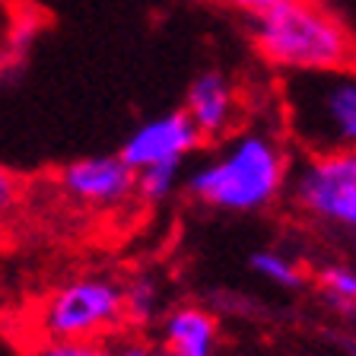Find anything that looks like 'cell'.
<instances>
[{
  "label": "cell",
  "mask_w": 356,
  "mask_h": 356,
  "mask_svg": "<svg viewBox=\"0 0 356 356\" xmlns=\"http://www.w3.org/2000/svg\"><path fill=\"white\" fill-rule=\"evenodd\" d=\"M16 200H19V181L13 172L0 169V220L16 207Z\"/></svg>",
  "instance_id": "9a60e30c"
},
{
  "label": "cell",
  "mask_w": 356,
  "mask_h": 356,
  "mask_svg": "<svg viewBox=\"0 0 356 356\" xmlns=\"http://www.w3.org/2000/svg\"><path fill=\"white\" fill-rule=\"evenodd\" d=\"M248 35L261 58L286 74L350 67L356 58L350 29L318 0H296L252 16Z\"/></svg>",
  "instance_id": "3957f363"
},
{
  "label": "cell",
  "mask_w": 356,
  "mask_h": 356,
  "mask_svg": "<svg viewBox=\"0 0 356 356\" xmlns=\"http://www.w3.org/2000/svg\"><path fill=\"white\" fill-rule=\"evenodd\" d=\"M111 350H115V356H163L159 347L147 343L143 337H121L111 343Z\"/></svg>",
  "instance_id": "2e32d148"
},
{
  "label": "cell",
  "mask_w": 356,
  "mask_h": 356,
  "mask_svg": "<svg viewBox=\"0 0 356 356\" xmlns=\"http://www.w3.org/2000/svg\"><path fill=\"white\" fill-rule=\"evenodd\" d=\"M248 264H252V270L261 277V280L274 283V286H283V289L302 286V270H299V267L280 252H270V248L254 252L252 258H248Z\"/></svg>",
  "instance_id": "7c38bea8"
},
{
  "label": "cell",
  "mask_w": 356,
  "mask_h": 356,
  "mask_svg": "<svg viewBox=\"0 0 356 356\" xmlns=\"http://www.w3.org/2000/svg\"><path fill=\"white\" fill-rule=\"evenodd\" d=\"M283 124L305 156L356 149V70H302L280 83Z\"/></svg>",
  "instance_id": "7a4b0ae2"
},
{
  "label": "cell",
  "mask_w": 356,
  "mask_h": 356,
  "mask_svg": "<svg viewBox=\"0 0 356 356\" xmlns=\"http://www.w3.org/2000/svg\"><path fill=\"white\" fill-rule=\"evenodd\" d=\"M289 197L312 220L356 232V149L305 156L289 172Z\"/></svg>",
  "instance_id": "5b68a950"
},
{
  "label": "cell",
  "mask_w": 356,
  "mask_h": 356,
  "mask_svg": "<svg viewBox=\"0 0 356 356\" xmlns=\"http://www.w3.org/2000/svg\"><path fill=\"white\" fill-rule=\"evenodd\" d=\"M124 321V286L80 277L58 286L38 309V331L51 341H99Z\"/></svg>",
  "instance_id": "277c9868"
},
{
  "label": "cell",
  "mask_w": 356,
  "mask_h": 356,
  "mask_svg": "<svg viewBox=\"0 0 356 356\" xmlns=\"http://www.w3.org/2000/svg\"><path fill=\"white\" fill-rule=\"evenodd\" d=\"M289 185V153L280 134L248 127L222 140L210 159L185 175L194 200L226 213H258Z\"/></svg>",
  "instance_id": "6da1fadb"
},
{
  "label": "cell",
  "mask_w": 356,
  "mask_h": 356,
  "mask_svg": "<svg viewBox=\"0 0 356 356\" xmlns=\"http://www.w3.org/2000/svg\"><path fill=\"white\" fill-rule=\"evenodd\" d=\"M185 111L204 140H226L238 115V96L222 70H204L185 92Z\"/></svg>",
  "instance_id": "ba28073f"
},
{
  "label": "cell",
  "mask_w": 356,
  "mask_h": 356,
  "mask_svg": "<svg viewBox=\"0 0 356 356\" xmlns=\"http://www.w3.org/2000/svg\"><path fill=\"white\" fill-rule=\"evenodd\" d=\"M159 312V286L149 277H137L124 286V321L143 327Z\"/></svg>",
  "instance_id": "8fae6325"
},
{
  "label": "cell",
  "mask_w": 356,
  "mask_h": 356,
  "mask_svg": "<svg viewBox=\"0 0 356 356\" xmlns=\"http://www.w3.org/2000/svg\"><path fill=\"white\" fill-rule=\"evenodd\" d=\"M163 341L159 353L163 356H216V321L207 309L197 305H181L172 309L163 318Z\"/></svg>",
  "instance_id": "9c48e42d"
},
{
  "label": "cell",
  "mask_w": 356,
  "mask_h": 356,
  "mask_svg": "<svg viewBox=\"0 0 356 356\" xmlns=\"http://www.w3.org/2000/svg\"><path fill=\"white\" fill-rule=\"evenodd\" d=\"M60 188L89 207H118L137 194V169L121 156H86L60 172Z\"/></svg>",
  "instance_id": "52a82bcc"
},
{
  "label": "cell",
  "mask_w": 356,
  "mask_h": 356,
  "mask_svg": "<svg viewBox=\"0 0 356 356\" xmlns=\"http://www.w3.org/2000/svg\"><path fill=\"white\" fill-rule=\"evenodd\" d=\"M181 165L185 163H156L147 169H137V194L149 204H159L175 191L185 178H181Z\"/></svg>",
  "instance_id": "30bf717a"
},
{
  "label": "cell",
  "mask_w": 356,
  "mask_h": 356,
  "mask_svg": "<svg viewBox=\"0 0 356 356\" xmlns=\"http://www.w3.org/2000/svg\"><path fill=\"white\" fill-rule=\"evenodd\" d=\"M236 10L248 16H258V13H267V10H277V7H286V3H296V0H229Z\"/></svg>",
  "instance_id": "e0dca14e"
},
{
  "label": "cell",
  "mask_w": 356,
  "mask_h": 356,
  "mask_svg": "<svg viewBox=\"0 0 356 356\" xmlns=\"http://www.w3.org/2000/svg\"><path fill=\"white\" fill-rule=\"evenodd\" d=\"M200 143H204V137H200L197 124L181 108L143 121L137 131H131L118 156L131 169H147L156 163H185Z\"/></svg>",
  "instance_id": "8992f818"
},
{
  "label": "cell",
  "mask_w": 356,
  "mask_h": 356,
  "mask_svg": "<svg viewBox=\"0 0 356 356\" xmlns=\"http://www.w3.org/2000/svg\"><path fill=\"white\" fill-rule=\"evenodd\" d=\"M321 289L334 302L341 305H356V270L343 264H331L321 270Z\"/></svg>",
  "instance_id": "5bb4252c"
},
{
  "label": "cell",
  "mask_w": 356,
  "mask_h": 356,
  "mask_svg": "<svg viewBox=\"0 0 356 356\" xmlns=\"http://www.w3.org/2000/svg\"><path fill=\"white\" fill-rule=\"evenodd\" d=\"M29 356H115V350H111V343L102 341H51V337H42Z\"/></svg>",
  "instance_id": "4fadbf2b"
}]
</instances>
